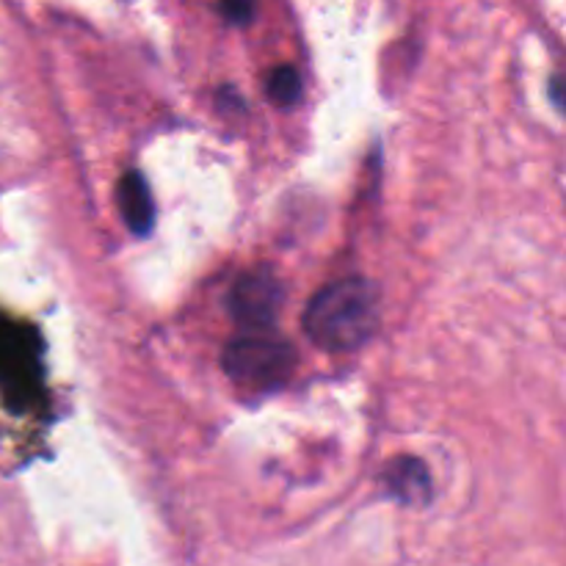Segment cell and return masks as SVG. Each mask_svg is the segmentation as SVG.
<instances>
[{"label": "cell", "instance_id": "1", "mask_svg": "<svg viewBox=\"0 0 566 566\" xmlns=\"http://www.w3.org/2000/svg\"><path fill=\"white\" fill-rule=\"evenodd\" d=\"M379 326V296L363 276L326 285L304 313V332L318 348L332 354L357 352Z\"/></svg>", "mask_w": 566, "mask_h": 566}, {"label": "cell", "instance_id": "2", "mask_svg": "<svg viewBox=\"0 0 566 566\" xmlns=\"http://www.w3.org/2000/svg\"><path fill=\"white\" fill-rule=\"evenodd\" d=\"M221 365L238 385L271 390L291 376L293 365H296V352L285 337L274 335L271 329L243 332L227 343Z\"/></svg>", "mask_w": 566, "mask_h": 566}, {"label": "cell", "instance_id": "3", "mask_svg": "<svg viewBox=\"0 0 566 566\" xmlns=\"http://www.w3.org/2000/svg\"><path fill=\"white\" fill-rule=\"evenodd\" d=\"M39 335L31 326H22L0 313V387L17 407L36 401L42 385V365H39Z\"/></svg>", "mask_w": 566, "mask_h": 566}, {"label": "cell", "instance_id": "4", "mask_svg": "<svg viewBox=\"0 0 566 566\" xmlns=\"http://www.w3.org/2000/svg\"><path fill=\"white\" fill-rule=\"evenodd\" d=\"M282 282L269 271H249L232 285L227 307L247 332H263L276 324L282 307Z\"/></svg>", "mask_w": 566, "mask_h": 566}, {"label": "cell", "instance_id": "5", "mask_svg": "<svg viewBox=\"0 0 566 566\" xmlns=\"http://www.w3.org/2000/svg\"><path fill=\"white\" fill-rule=\"evenodd\" d=\"M116 205H119V213L125 219L127 230L133 235L144 238L153 232L155 227V205L153 193H149L147 180H144L138 171H125L119 177V186H116Z\"/></svg>", "mask_w": 566, "mask_h": 566}, {"label": "cell", "instance_id": "6", "mask_svg": "<svg viewBox=\"0 0 566 566\" xmlns=\"http://www.w3.org/2000/svg\"><path fill=\"white\" fill-rule=\"evenodd\" d=\"M385 484L398 501L409 506H423L431 501V475L420 459L401 457L387 464Z\"/></svg>", "mask_w": 566, "mask_h": 566}, {"label": "cell", "instance_id": "7", "mask_svg": "<svg viewBox=\"0 0 566 566\" xmlns=\"http://www.w3.org/2000/svg\"><path fill=\"white\" fill-rule=\"evenodd\" d=\"M269 94L276 105L291 108L302 99V75L293 66H276L269 77Z\"/></svg>", "mask_w": 566, "mask_h": 566}, {"label": "cell", "instance_id": "8", "mask_svg": "<svg viewBox=\"0 0 566 566\" xmlns=\"http://www.w3.org/2000/svg\"><path fill=\"white\" fill-rule=\"evenodd\" d=\"M221 11L230 22H249L254 14V0H221Z\"/></svg>", "mask_w": 566, "mask_h": 566}, {"label": "cell", "instance_id": "9", "mask_svg": "<svg viewBox=\"0 0 566 566\" xmlns=\"http://www.w3.org/2000/svg\"><path fill=\"white\" fill-rule=\"evenodd\" d=\"M551 97H553V103H556L558 108H562L564 114H566V83L562 81V77H553Z\"/></svg>", "mask_w": 566, "mask_h": 566}]
</instances>
